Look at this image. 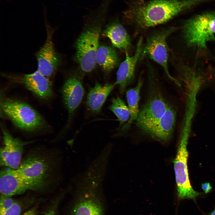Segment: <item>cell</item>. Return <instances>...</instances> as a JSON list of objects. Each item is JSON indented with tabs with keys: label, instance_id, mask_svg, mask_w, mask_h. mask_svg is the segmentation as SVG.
Instances as JSON below:
<instances>
[{
	"label": "cell",
	"instance_id": "cell-1",
	"mask_svg": "<svg viewBox=\"0 0 215 215\" xmlns=\"http://www.w3.org/2000/svg\"><path fill=\"white\" fill-rule=\"evenodd\" d=\"M189 8L188 0H153L131 4L123 15L130 23L145 29L164 23Z\"/></svg>",
	"mask_w": 215,
	"mask_h": 215
},
{
	"label": "cell",
	"instance_id": "cell-2",
	"mask_svg": "<svg viewBox=\"0 0 215 215\" xmlns=\"http://www.w3.org/2000/svg\"><path fill=\"white\" fill-rule=\"evenodd\" d=\"M109 8L106 4H101L95 10L96 18L92 24L83 32L77 39L75 59L85 72H90L95 67L101 31L100 22L104 19Z\"/></svg>",
	"mask_w": 215,
	"mask_h": 215
},
{
	"label": "cell",
	"instance_id": "cell-3",
	"mask_svg": "<svg viewBox=\"0 0 215 215\" xmlns=\"http://www.w3.org/2000/svg\"><path fill=\"white\" fill-rule=\"evenodd\" d=\"M183 31L188 45L206 49L207 42L215 41V10L194 15L187 19Z\"/></svg>",
	"mask_w": 215,
	"mask_h": 215
},
{
	"label": "cell",
	"instance_id": "cell-4",
	"mask_svg": "<svg viewBox=\"0 0 215 215\" xmlns=\"http://www.w3.org/2000/svg\"><path fill=\"white\" fill-rule=\"evenodd\" d=\"M1 107L4 113L18 128L33 131L44 128L45 122L35 109L22 101L10 98L4 99Z\"/></svg>",
	"mask_w": 215,
	"mask_h": 215
},
{
	"label": "cell",
	"instance_id": "cell-5",
	"mask_svg": "<svg viewBox=\"0 0 215 215\" xmlns=\"http://www.w3.org/2000/svg\"><path fill=\"white\" fill-rule=\"evenodd\" d=\"M176 29L171 27L152 32L147 38L141 55L148 56L160 65L168 78L178 84V81L171 76L169 70L170 49L167 41Z\"/></svg>",
	"mask_w": 215,
	"mask_h": 215
},
{
	"label": "cell",
	"instance_id": "cell-6",
	"mask_svg": "<svg viewBox=\"0 0 215 215\" xmlns=\"http://www.w3.org/2000/svg\"><path fill=\"white\" fill-rule=\"evenodd\" d=\"M186 131H183L181 133L176 155L174 161V168L179 198L182 199L188 198L195 199L201 193L195 191L190 183L187 166L188 133Z\"/></svg>",
	"mask_w": 215,
	"mask_h": 215
},
{
	"label": "cell",
	"instance_id": "cell-7",
	"mask_svg": "<svg viewBox=\"0 0 215 215\" xmlns=\"http://www.w3.org/2000/svg\"><path fill=\"white\" fill-rule=\"evenodd\" d=\"M169 104L158 89L152 90L139 110L137 127L144 131L154 125L163 115Z\"/></svg>",
	"mask_w": 215,
	"mask_h": 215
},
{
	"label": "cell",
	"instance_id": "cell-8",
	"mask_svg": "<svg viewBox=\"0 0 215 215\" xmlns=\"http://www.w3.org/2000/svg\"><path fill=\"white\" fill-rule=\"evenodd\" d=\"M43 189L39 185L26 178L16 169L7 168L0 173V191L1 195L11 196L29 190Z\"/></svg>",
	"mask_w": 215,
	"mask_h": 215
},
{
	"label": "cell",
	"instance_id": "cell-9",
	"mask_svg": "<svg viewBox=\"0 0 215 215\" xmlns=\"http://www.w3.org/2000/svg\"><path fill=\"white\" fill-rule=\"evenodd\" d=\"M50 167L45 157L33 154L27 156L16 170L24 176L44 188L48 184Z\"/></svg>",
	"mask_w": 215,
	"mask_h": 215
},
{
	"label": "cell",
	"instance_id": "cell-10",
	"mask_svg": "<svg viewBox=\"0 0 215 215\" xmlns=\"http://www.w3.org/2000/svg\"><path fill=\"white\" fill-rule=\"evenodd\" d=\"M47 37L43 46L36 54L37 61V70L50 79L55 73L61 63L60 55L55 50L53 36L54 30L46 26Z\"/></svg>",
	"mask_w": 215,
	"mask_h": 215
},
{
	"label": "cell",
	"instance_id": "cell-11",
	"mask_svg": "<svg viewBox=\"0 0 215 215\" xmlns=\"http://www.w3.org/2000/svg\"><path fill=\"white\" fill-rule=\"evenodd\" d=\"M2 133L4 146L0 149V165L16 169L22 162L24 146L28 143L13 137L5 129Z\"/></svg>",
	"mask_w": 215,
	"mask_h": 215
},
{
	"label": "cell",
	"instance_id": "cell-12",
	"mask_svg": "<svg viewBox=\"0 0 215 215\" xmlns=\"http://www.w3.org/2000/svg\"><path fill=\"white\" fill-rule=\"evenodd\" d=\"M83 179L81 183L86 192L85 194L77 202L73 209V215H103L102 208L99 202L94 197L93 193L101 182L92 179Z\"/></svg>",
	"mask_w": 215,
	"mask_h": 215
},
{
	"label": "cell",
	"instance_id": "cell-13",
	"mask_svg": "<svg viewBox=\"0 0 215 215\" xmlns=\"http://www.w3.org/2000/svg\"><path fill=\"white\" fill-rule=\"evenodd\" d=\"M143 38L140 36L138 41L134 54L130 56L125 52V58L120 64L116 73V79L114 84L119 86L120 92L122 93L127 87L134 80L135 68L143 48Z\"/></svg>",
	"mask_w": 215,
	"mask_h": 215
},
{
	"label": "cell",
	"instance_id": "cell-14",
	"mask_svg": "<svg viewBox=\"0 0 215 215\" xmlns=\"http://www.w3.org/2000/svg\"><path fill=\"white\" fill-rule=\"evenodd\" d=\"M62 91L63 101L67 110L70 122L75 111L82 101L84 89L80 78L76 76H72L65 81Z\"/></svg>",
	"mask_w": 215,
	"mask_h": 215
},
{
	"label": "cell",
	"instance_id": "cell-15",
	"mask_svg": "<svg viewBox=\"0 0 215 215\" xmlns=\"http://www.w3.org/2000/svg\"><path fill=\"white\" fill-rule=\"evenodd\" d=\"M176 118V111L173 107L169 105L164 114L157 122L144 132L157 140L167 141L170 139L173 134Z\"/></svg>",
	"mask_w": 215,
	"mask_h": 215
},
{
	"label": "cell",
	"instance_id": "cell-16",
	"mask_svg": "<svg viewBox=\"0 0 215 215\" xmlns=\"http://www.w3.org/2000/svg\"><path fill=\"white\" fill-rule=\"evenodd\" d=\"M19 81L28 90L41 99H47L53 96L50 79L37 70L30 74L23 75L20 76Z\"/></svg>",
	"mask_w": 215,
	"mask_h": 215
},
{
	"label": "cell",
	"instance_id": "cell-17",
	"mask_svg": "<svg viewBox=\"0 0 215 215\" xmlns=\"http://www.w3.org/2000/svg\"><path fill=\"white\" fill-rule=\"evenodd\" d=\"M104 36L108 38L113 45L125 52H128L132 45L127 32L118 20L109 24L103 30Z\"/></svg>",
	"mask_w": 215,
	"mask_h": 215
},
{
	"label": "cell",
	"instance_id": "cell-18",
	"mask_svg": "<svg viewBox=\"0 0 215 215\" xmlns=\"http://www.w3.org/2000/svg\"><path fill=\"white\" fill-rule=\"evenodd\" d=\"M115 85L107 84L102 86L96 83L90 90L87 96L86 105L93 113H99L107 97Z\"/></svg>",
	"mask_w": 215,
	"mask_h": 215
},
{
	"label": "cell",
	"instance_id": "cell-19",
	"mask_svg": "<svg viewBox=\"0 0 215 215\" xmlns=\"http://www.w3.org/2000/svg\"><path fill=\"white\" fill-rule=\"evenodd\" d=\"M141 76L139 77L136 86L129 89L126 92V97L130 117L126 124L122 127V130H126L129 128L132 122L136 121L139 112V104L140 99V92L143 83V80Z\"/></svg>",
	"mask_w": 215,
	"mask_h": 215
},
{
	"label": "cell",
	"instance_id": "cell-20",
	"mask_svg": "<svg viewBox=\"0 0 215 215\" xmlns=\"http://www.w3.org/2000/svg\"><path fill=\"white\" fill-rule=\"evenodd\" d=\"M96 63L106 72H109L119 64V59L115 50L105 45L99 46L96 56Z\"/></svg>",
	"mask_w": 215,
	"mask_h": 215
},
{
	"label": "cell",
	"instance_id": "cell-21",
	"mask_svg": "<svg viewBox=\"0 0 215 215\" xmlns=\"http://www.w3.org/2000/svg\"><path fill=\"white\" fill-rule=\"evenodd\" d=\"M111 102L109 108L117 117L119 126H121L129 120L130 113L128 108L124 101L119 96L113 98Z\"/></svg>",
	"mask_w": 215,
	"mask_h": 215
},
{
	"label": "cell",
	"instance_id": "cell-22",
	"mask_svg": "<svg viewBox=\"0 0 215 215\" xmlns=\"http://www.w3.org/2000/svg\"><path fill=\"white\" fill-rule=\"evenodd\" d=\"M15 202L10 196L1 195L0 203V214L10 207Z\"/></svg>",
	"mask_w": 215,
	"mask_h": 215
},
{
	"label": "cell",
	"instance_id": "cell-23",
	"mask_svg": "<svg viewBox=\"0 0 215 215\" xmlns=\"http://www.w3.org/2000/svg\"><path fill=\"white\" fill-rule=\"evenodd\" d=\"M21 208L19 203L15 202L12 206L0 215H19Z\"/></svg>",
	"mask_w": 215,
	"mask_h": 215
},
{
	"label": "cell",
	"instance_id": "cell-24",
	"mask_svg": "<svg viewBox=\"0 0 215 215\" xmlns=\"http://www.w3.org/2000/svg\"><path fill=\"white\" fill-rule=\"evenodd\" d=\"M201 188L202 190L206 194L210 192L212 189V186L208 182H205L202 183L201 185Z\"/></svg>",
	"mask_w": 215,
	"mask_h": 215
},
{
	"label": "cell",
	"instance_id": "cell-25",
	"mask_svg": "<svg viewBox=\"0 0 215 215\" xmlns=\"http://www.w3.org/2000/svg\"><path fill=\"white\" fill-rule=\"evenodd\" d=\"M35 212L34 210H31L25 212L23 215H35Z\"/></svg>",
	"mask_w": 215,
	"mask_h": 215
},
{
	"label": "cell",
	"instance_id": "cell-26",
	"mask_svg": "<svg viewBox=\"0 0 215 215\" xmlns=\"http://www.w3.org/2000/svg\"><path fill=\"white\" fill-rule=\"evenodd\" d=\"M44 215H55V214L54 212L53 211H51L48 213H47Z\"/></svg>",
	"mask_w": 215,
	"mask_h": 215
},
{
	"label": "cell",
	"instance_id": "cell-27",
	"mask_svg": "<svg viewBox=\"0 0 215 215\" xmlns=\"http://www.w3.org/2000/svg\"><path fill=\"white\" fill-rule=\"evenodd\" d=\"M211 215H215V210L211 213Z\"/></svg>",
	"mask_w": 215,
	"mask_h": 215
},
{
	"label": "cell",
	"instance_id": "cell-28",
	"mask_svg": "<svg viewBox=\"0 0 215 215\" xmlns=\"http://www.w3.org/2000/svg\"><path fill=\"white\" fill-rule=\"evenodd\" d=\"M139 0L140 1H143V0Z\"/></svg>",
	"mask_w": 215,
	"mask_h": 215
}]
</instances>
